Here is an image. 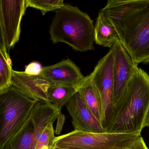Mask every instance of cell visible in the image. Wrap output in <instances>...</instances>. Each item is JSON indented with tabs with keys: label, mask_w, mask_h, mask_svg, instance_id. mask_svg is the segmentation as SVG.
Segmentation results:
<instances>
[{
	"label": "cell",
	"mask_w": 149,
	"mask_h": 149,
	"mask_svg": "<svg viewBox=\"0 0 149 149\" xmlns=\"http://www.w3.org/2000/svg\"><path fill=\"white\" fill-rule=\"evenodd\" d=\"M94 38L96 44L110 48L119 40L114 27L100 10L94 25Z\"/></svg>",
	"instance_id": "obj_14"
},
{
	"label": "cell",
	"mask_w": 149,
	"mask_h": 149,
	"mask_svg": "<svg viewBox=\"0 0 149 149\" xmlns=\"http://www.w3.org/2000/svg\"><path fill=\"white\" fill-rule=\"evenodd\" d=\"M27 8L39 10L43 15L50 11H56L65 5L63 0H25Z\"/></svg>",
	"instance_id": "obj_17"
},
{
	"label": "cell",
	"mask_w": 149,
	"mask_h": 149,
	"mask_svg": "<svg viewBox=\"0 0 149 149\" xmlns=\"http://www.w3.org/2000/svg\"><path fill=\"white\" fill-rule=\"evenodd\" d=\"M79 86L51 84L48 90V97L51 103L61 111L78 92Z\"/></svg>",
	"instance_id": "obj_15"
},
{
	"label": "cell",
	"mask_w": 149,
	"mask_h": 149,
	"mask_svg": "<svg viewBox=\"0 0 149 149\" xmlns=\"http://www.w3.org/2000/svg\"><path fill=\"white\" fill-rule=\"evenodd\" d=\"M38 149H49V148H48V147L46 146H42V147H41V148H39Z\"/></svg>",
	"instance_id": "obj_23"
},
{
	"label": "cell",
	"mask_w": 149,
	"mask_h": 149,
	"mask_svg": "<svg viewBox=\"0 0 149 149\" xmlns=\"http://www.w3.org/2000/svg\"><path fill=\"white\" fill-rule=\"evenodd\" d=\"M113 52L111 49L101 59L89 74L100 98L102 127L106 131L113 115L114 105L113 80Z\"/></svg>",
	"instance_id": "obj_6"
},
{
	"label": "cell",
	"mask_w": 149,
	"mask_h": 149,
	"mask_svg": "<svg viewBox=\"0 0 149 149\" xmlns=\"http://www.w3.org/2000/svg\"><path fill=\"white\" fill-rule=\"evenodd\" d=\"M11 85L28 97L39 102L52 104L48 90L51 84L38 76H29L24 71L13 70Z\"/></svg>",
	"instance_id": "obj_11"
},
{
	"label": "cell",
	"mask_w": 149,
	"mask_h": 149,
	"mask_svg": "<svg viewBox=\"0 0 149 149\" xmlns=\"http://www.w3.org/2000/svg\"><path fill=\"white\" fill-rule=\"evenodd\" d=\"M127 149H149L141 136H138Z\"/></svg>",
	"instance_id": "obj_21"
},
{
	"label": "cell",
	"mask_w": 149,
	"mask_h": 149,
	"mask_svg": "<svg viewBox=\"0 0 149 149\" xmlns=\"http://www.w3.org/2000/svg\"><path fill=\"white\" fill-rule=\"evenodd\" d=\"M144 127H149V108L144 121Z\"/></svg>",
	"instance_id": "obj_22"
},
{
	"label": "cell",
	"mask_w": 149,
	"mask_h": 149,
	"mask_svg": "<svg viewBox=\"0 0 149 149\" xmlns=\"http://www.w3.org/2000/svg\"><path fill=\"white\" fill-rule=\"evenodd\" d=\"M0 48L2 51L5 56L8 58H10L8 53L7 52L6 47V42L4 38L3 27L2 21L1 14V0H0Z\"/></svg>",
	"instance_id": "obj_20"
},
{
	"label": "cell",
	"mask_w": 149,
	"mask_h": 149,
	"mask_svg": "<svg viewBox=\"0 0 149 149\" xmlns=\"http://www.w3.org/2000/svg\"><path fill=\"white\" fill-rule=\"evenodd\" d=\"M37 135L30 116L22 127L5 144L2 149H36Z\"/></svg>",
	"instance_id": "obj_12"
},
{
	"label": "cell",
	"mask_w": 149,
	"mask_h": 149,
	"mask_svg": "<svg viewBox=\"0 0 149 149\" xmlns=\"http://www.w3.org/2000/svg\"><path fill=\"white\" fill-rule=\"evenodd\" d=\"M38 101L11 85L0 91V149L22 127Z\"/></svg>",
	"instance_id": "obj_4"
},
{
	"label": "cell",
	"mask_w": 149,
	"mask_h": 149,
	"mask_svg": "<svg viewBox=\"0 0 149 149\" xmlns=\"http://www.w3.org/2000/svg\"><path fill=\"white\" fill-rule=\"evenodd\" d=\"M53 123L49 124L43 130L38 141L36 149H38L44 146L52 149L54 146V141L56 139Z\"/></svg>",
	"instance_id": "obj_18"
},
{
	"label": "cell",
	"mask_w": 149,
	"mask_h": 149,
	"mask_svg": "<svg viewBox=\"0 0 149 149\" xmlns=\"http://www.w3.org/2000/svg\"><path fill=\"white\" fill-rule=\"evenodd\" d=\"M78 91L88 109L102 126V109L100 98L89 75L85 77L82 83L79 86Z\"/></svg>",
	"instance_id": "obj_13"
},
{
	"label": "cell",
	"mask_w": 149,
	"mask_h": 149,
	"mask_svg": "<svg viewBox=\"0 0 149 149\" xmlns=\"http://www.w3.org/2000/svg\"><path fill=\"white\" fill-rule=\"evenodd\" d=\"M149 108V76L138 67L106 132L141 135Z\"/></svg>",
	"instance_id": "obj_2"
},
{
	"label": "cell",
	"mask_w": 149,
	"mask_h": 149,
	"mask_svg": "<svg viewBox=\"0 0 149 149\" xmlns=\"http://www.w3.org/2000/svg\"><path fill=\"white\" fill-rule=\"evenodd\" d=\"M49 33L53 44L64 43L82 52L94 50L93 22L76 6L65 4L56 10Z\"/></svg>",
	"instance_id": "obj_3"
},
{
	"label": "cell",
	"mask_w": 149,
	"mask_h": 149,
	"mask_svg": "<svg viewBox=\"0 0 149 149\" xmlns=\"http://www.w3.org/2000/svg\"><path fill=\"white\" fill-rule=\"evenodd\" d=\"M52 149H66L61 148H58V147H55V146H54V147H53V148H52Z\"/></svg>",
	"instance_id": "obj_24"
},
{
	"label": "cell",
	"mask_w": 149,
	"mask_h": 149,
	"mask_svg": "<svg viewBox=\"0 0 149 149\" xmlns=\"http://www.w3.org/2000/svg\"><path fill=\"white\" fill-rule=\"evenodd\" d=\"M12 71L10 58L7 57L0 48V91L11 85Z\"/></svg>",
	"instance_id": "obj_16"
},
{
	"label": "cell",
	"mask_w": 149,
	"mask_h": 149,
	"mask_svg": "<svg viewBox=\"0 0 149 149\" xmlns=\"http://www.w3.org/2000/svg\"><path fill=\"white\" fill-rule=\"evenodd\" d=\"M111 49L113 52V80L114 113L132 76L138 67V64L133 61L119 40L115 43Z\"/></svg>",
	"instance_id": "obj_7"
},
{
	"label": "cell",
	"mask_w": 149,
	"mask_h": 149,
	"mask_svg": "<svg viewBox=\"0 0 149 149\" xmlns=\"http://www.w3.org/2000/svg\"><path fill=\"white\" fill-rule=\"evenodd\" d=\"M43 67L40 63L34 61L26 66L24 72L29 76H38L42 72Z\"/></svg>",
	"instance_id": "obj_19"
},
{
	"label": "cell",
	"mask_w": 149,
	"mask_h": 149,
	"mask_svg": "<svg viewBox=\"0 0 149 149\" xmlns=\"http://www.w3.org/2000/svg\"><path fill=\"white\" fill-rule=\"evenodd\" d=\"M100 11L136 64L149 63V0H109Z\"/></svg>",
	"instance_id": "obj_1"
},
{
	"label": "cell",
	"mask_w": 149,
	"mask_h": 149,
	"mask_svg": "<svg viewBox=\"0 0 149 149\" xmlns=\"http://www.w3.org/2000/svg\"><path fill=\"white\" fill-rule=\"evenodd\" d=\"M1 14L7 52L18 41L21 22L27 7L25 0H1Z\"/></svg>",
	"instance_id": "obj_8"
},
{
	"label": "cell",
	"mask_w": 149,
	"mask_h": 149,
	"mask_svg": "<svg viewBox=\"0 0 149 149\" xmlns=\"http://www.w3.org/2000/svg\"><path fill=\"white\" fill-rule=\"evenodd\" d=\"M38 76L51 84L73 86L80 85L85 78L79 67L69 59L44 66Z\"/></svg>",
	"instance_id": "obj_9"
},
{
	"label": "cell",
	"mask_w": 149,
	"mask_h": 149,
	"mask_svg": "<svg viewBox=\"0 0 149 149\" xmlns=\"http://www.w3.org/2000/svg\"><path fill=\"white\" fill-rule=\"evenodd\" d=\"M66 108L72 119L74 130L88 133L106 132L84 102L79 91L72 97Z\"/></svg>",
	"instance_id": "obj_10"
},
{
	"label": "cell",
	"mask_w": 149,
	"mask_h": 149,
	"mask_svg": "<svg viewBox=\"0 0 149 149\" xmlns=\"http://www.w3.org/2000/svg\"><path fill=\"white\" fill-rule=\"evenodd\" d=\"M141 135L73 130L56 137L55 147L66 149H127Z\"/></svg>",
	"instance_id": "obj_5"
}]
</instances>
